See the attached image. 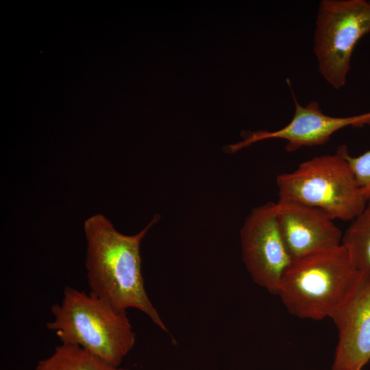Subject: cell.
Segmentation results:
<instances>
[{
	"instance_id": "6da1fadb",
	"label": "cell",
	"mask_w": 370,
	"mask_h": 370,
	"mask_svg": "<svg viewBox=\"0 0 370 370\" xmlns=\"http://www.w3.org/2000/svg\"><path fill=\"white\" fill-rule=\"evenodd\" d=\"M159 219L156 215L140 232L125 235L104 215L90 217L84 223L87 243L85 265L90 293L117 311L126 312L128 308L142 311L167 332L147 294L141 271V241Z\"/></svg>"
},
{
	"instance_id": "7a4b0ae2",
	"label": "cell",
	"mask_w": 370,
	"mask_h": 370,
	"mask_svg": "<svg viewBox=\"0 0 370 370\" xmlns=\"http://www.w3.org/2000/svg\"><path fill=\"white\" fill-rule=\"evenodd\" d=\"M51 312L53 319L47 327L61 343L79 346L111 365L120 367L135 344L126 312L116 310L91 293L66 286Z\"/></svg>"
},
{
	"instance_id": "3957f363",
	"label": "cell",
	"mask_w": 370,
	"mask_h": 370,
	"mask_svg": "<svg viewBox=\"0 0 370 370\" xmlns=\"http://www.w3.org/2000/svg\"><path fill=\"white\" fill-rule=\"evenodd\" d=\"M359 273L341 245L293 260L277 295L294 316L316 321L332 319L352 291Z\"/></svg>"
},
{
	"instance_id": "277c9868",
	"label": "cell",
	"mask_w": 370,
	"mask_h": 370,
	"mask_svg": "<svg viewBox=\"0 0 370 370\" xmlns=\"http://www.w3.org/2000/svg\"><path fill=\"white\" fill-rule=\"evenodd\" d=\"M276 182L279 199L317 208L332 220H354L367 202L339 148L336 154L316 156L279 175Z\"/></svg>"
},
{
	"instance_id": "5b68a950",
	"label": "cell",
	"mask_w": 370,
	"mask_h": 370,
	"mask_svg": "<svg viewBox=\"0 0 370 370\" xmlns=\"http://www.w3.org/2000/svg\"><path fill=\"white\" fill-rule=\"evenodd\" d=\"M370 33V1L323 0L314 34L318 70L335 89L346 84L353 50Z\"/></svg>"
},
{
	"instance_id": "8992f818",
	"label": "cell",
	"mask_w": 370,
	"mask_h": 370,
	"mask_svg": "<svg viewBox=\"0 0 370 370\" xmlns=\"http://www.w3.org/2000/svg\"><path fill=\"white\" fill-rule=\"evenodd\" d=\"M243 261L252 280L277 295L282 278L293 260L282 237L275 203L254 208L241 230Z\"/></svg>"
},
{
	"instance_id": "52a82bcc",
	"label": "cell",
	"mask_w": 370,
	"mask_h": 370,
	"mask_svg": "<svg viewBox=\"0 0 370 370\" xmlns=\"http://www.w3.org/2000/svg\"><path fill=\"white\" fill-rule=\"evenodd\" d=\"M291 92L295 112L286 126L273 132H243V140L227 146L225 151L235 153L258 141L280 138L286 141V150L292 152L304 147L324 145L334 133L344 127L370 125V112L346 117L331 116L324 114L316 101L300 105Z\"/></svg>"
},
{
	"instance_id": "ba28073f",
	"label": "cell",
	"mask_w": 370,
	"mask_h": 370,
	"mask_svg": "<svg viewBox=\"0 0 370 370\" xmlns=\"http://www.w3.org/2000/svg\"><path fill=\"white\" fill-rule=\"evenodd\" d=\"M332 319L338 343L330 370H362L370 361V271H360L354 288Z\"/></svg>"
},
{
	"instance_id": "9c48e42d",
	"label": "cell",
	"mask_w": 370,
	"mask_h": 370,
	"mask_svg": "<svg viewBox=\"0 0 370 370\" xmlns=\"http://www.w3.org/2000/svg\"><path fill=\"white\" fill-rule=\"evenodd\" d=\"M278 225L293 260L341 245L343 234L331 218L317 208L294 201L275 203Z\"/></svg>"
},
{
	"instance_id": "30bf717a",
	"label": "cell",
	"mask_w": 370,
	"mask_h": 370,
	"mask_svg": "<svg viewBox=\"0 0 370 370\" xmlns=\"http://www.w3.org/2000/svg\"><path fill=\"white\" fill-rule=\"evenodd\" d=\"M34 370H130L115 367L84 349L61 343L47 358L38 362Z\"/></svg>"
},
{
	"instance_id": "8fae6325",
	"label": "cell",
	"mask_w": 370,
	"mask_h": 370,
	"mask_svg": "<svg viewBox=\"0 0 370 370\" xmlns=\"http://www.w3.org/2000/svg\"><path fill=\"white\" fill-rule=\"evenodd\" d=\"M341 245L359 271H370V199L343 234Z\"/></svg>"
},
{
	"instance_id": "7c38bea8",
	"label": "cell",
	"mask_w": 370,
	"mask_h": 370,
	"mask_svg": "<svg viewBox=\"0 0 370 370\" xmlns=\"http://www.w3.org/2000/svg\"><path fill=\"white\" fill-rule=\"evenodd\" d=\"M347 160L365 199H370V150L354 157L349 154L347 147H338Z\"/></svg>"
}]
</instances>
